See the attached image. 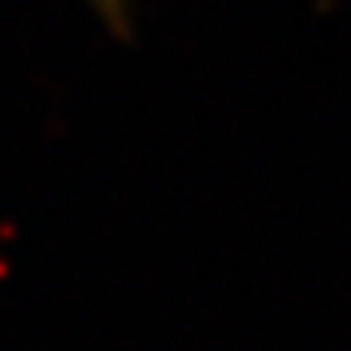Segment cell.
Here are the masks:
<instances>
[{
	"mask_svg": "<svg viewBox=\"0 0 351 351\" xmlns=\"http://www.w3.org/2000/svg\"><path fill=\"white\" fill-rule=\"evenodd\" d=\"M86 4L110 27H117V32H125V27H129V4H133V0H86Z\"/></svg>",
	"mask_w": 351,
	"mask_h": 351,
	"instance_id": "obj_1",
	"label": "cell"
}]
</instances>
